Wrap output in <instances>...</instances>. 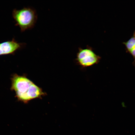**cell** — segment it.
<instances>
[{
    "label": "cell",
    "instance_id": "obj_2",
    "mask_svg": "<svg viewBox=\"0 0 135 135\" xmlns=\"http://www.w3.org/2000/svg\"><path fill=\"white\" fill-rule=\"evenodd\" d=\"M12 16L16 24L22 32L31 29L34 26L37 18L36 11L32 8H24L20 10L14 9Z\"/></svg>",
    "mask_w": 135,
    "mask_h": 135
},
{
    "label": "cell",
    "instance_id": "obj_6",
    "mask_svg": "<svg viewBox=\"0 0 135 135\" xmlns=\"http://www.w3.org/2000/svg\"><path fill=\"white\" fill-rule=\"evenodd\" d=\"M129 53L132 56L134 60L132 64L135 67V48L132 49Z\"/></svg>",
    "mask_w": 135,
    "mask_h": 135
},
{
    "label": "cell",
    "instance_id": "obj_4",
    "mask_svg": "<svg viewBox=\"0 0 135 135\" xmlns=\"http://www.w3.org/2000/svg\"><path fill=\"white\" fill-rule=\"evenodd\" d=\"M24 43H19L14 38L11 40L0 43V55L13 54L25 46Z\"/></svg>",
    "mask_w": 135,
    "mask_h": 135
},
{
    "label": "cell",
    "instance_id": "obj_3",
    "mask_svg": "<svg viewBox=\"0 0 135 135\" xmlns=\"http://www.w3.org/2000/svg\"><path fill=\"white\" fill-rule=\"evenodd\" d=\"M100 59V57L94 52L91 47L87 46L85 48H79L76 59L79 65L86 67L97 64Z\"/></svg>",
    "mask_w": 135,
    "mask_h": 135
},
{
    "label": "cell",
    "instance_id": "obj_1",
    "mask_svg": "<svg viewBox=\"0 0 135 135\" xmlns=\"http://www.w3.org/2000/svg\"><path fill=\"white\" fill-rule=\"evenodd\" d=\"M11 81V90L15 91L18 100L25 103L34 98H41L45 95L41 88L24 76L15 74Z\"/></svg>",
    "mask_w": 135,
    "mask_h": 135
},
{
    "label": "cell",
    "instance_id": "obj_5",
    "mask_svg": "<svg viewBox=\"0 0 135 135\" xmlns=\"http://www.w3.org/2000/svg\"><path fill=\"white\" fill-rule=\"evenodd\" d=\"M122 43L125 46L126 52L129 53L132 49L135 48V30L132 37L127 41Z\"/></svg>",
    "mask_w": 135,
    "mask_h": 135
}]
</instances>
